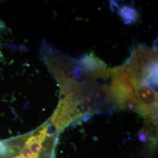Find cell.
Wrapping results in <instances>:
<instances>
[{
    "instance_id": "obj_1",
    "label": "cell",
    "mask_w": 158,
    "mask_h": 158,
    "mask_svg": "<svg viewBox=\"0 0 158 158\" xmlns=\"http://www.w3.org/2000/svg\"><path fill=\"white\" fill-rule=\"evenodd\" d=\"M27 134L0 141V158H15L23 148Z\"/></svg>"
},
{
    "instance_id": "obj_2",
    "label": "cell",
    "mask_w": 158,
    "mask_h": 158,
    "mask_svg": "<svg viewBox=\"0 0 158 158\" xmlns=\"http://www.w3.org/2000/svg\"><path fill=\"white\" fill-rule=\"evenodd\" d=\"M118 14L127 23L136 22L138 18V14L136 10L130 6H122L119 8Z\"/></svg>"
}]
</instances>
